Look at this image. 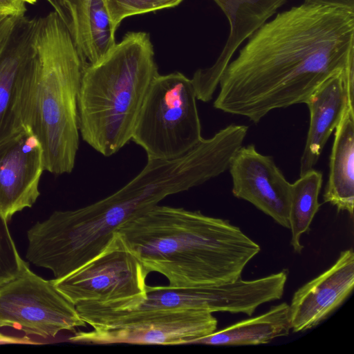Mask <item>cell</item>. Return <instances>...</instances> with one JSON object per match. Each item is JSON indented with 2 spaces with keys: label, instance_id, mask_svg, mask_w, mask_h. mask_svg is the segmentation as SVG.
Returning a JSON list of instances; mask_svg holds the SVG:
<instances>
[{
  "label": "cell",
  "instance_id": "1",
  "mask_svg": "<svg viewBox=\"0 0 354 354\" xmlns=\"http://www.w3.org/2000/svg\"><path fill=\"white\" fill-rule=\"evenodd\" d=\"M222 74L214 107L258 123L305 103L325 80L354 68V10L303 3L249 38Z\"/></svg>",
  "mask_w": 354,
  "mask_h": 354
},
{
  "label": "cell",
  "instance_id": "2",
  "mask_svg": "<svg viewBox=\"0 0 354 354\" xmlns=\"http://www.w3.org/2000/svg\"><path fill=\"white\" fill-rule=\"evenodd\" d=\"M117 232L146 272L162 274L171 287L234 281L261 250L229 221L183 207L157 205Z\"/></svg>",
  "mask_w": 354,
  "mask_h": 354
},
{
  "label": "cell",
  "instance_id": "3",
  "mask_svg": "<svg viewBox=\"0 0 354 354\" xmlns=\"http://www.w3.org/2000/svg\"><path fill=\"white\" fill-rule=\"evenodd\" d=\"M189 187L178 160L147 159L143 169L112 194L81 208L55 211L37 222L27 232L26 258L60 279L97 257L124 223Z\"/></svg>",
  "mask_w": 354,
  "mask_h": 354
},
{
  "label": "cell",
  "instance_id": "4",
  "mask_svg": "<svg viewBox=\"0 0 354 354\" xmlns=\"http://www.w3.org/2000/svg\"><path fill=\"white\" fill-rule=\"evenodd\" d=\"M158 74L150 35L141 31L128 32L101 59L84 66L77 100L82 140L105 157L124 147Z\"/></svg>",
  "mask_w": 354,
  "mask_h": 354
},
{
  "label": "cell",
  "instance_id": "5",
  "mask_svg": "<svg viewBox=\"0 0 354 354\" xmlns=\"http://www.w3.org/2000/svg\"><path fill=\"white\" fill-rule=\"evenodd\" d=\"M31 51L35 89L30 127L41 144L44 169L70 174L80 144L77 100L84 63L55 11L37 17Z\"/></svg>",
  "mask_w": 354,
  "mask_h": 354
},
{
  "label": "cell",
  "instance_id": "6",
  "mask_svg": "<svg viewBox=\"0 0 354 354\" xmlns=\"http://www.w3.org/2000/svg\"><path fill=\"white\" fill-rule=\"evenodd\" d=\"M191 79L180 72L158 74L137 118L131 140L147 159L169 160L188 152L203 139Z\"/></svg>",
  "mask_w": 354,
  "mask_h": 354
},
{
  "label": "cell",
  "instance_id": "7",
  "mask_svg": "<svg viewBox=\"0 0 354 354\" xmlns=\"http://www.w3.org/2000/svg\"><path fill=\"white\" fill-rule=\"evenodd\" d=\"M81 318L93 329L79 331L71 342L93 344L178 345L216 330L217 319L203 310L121 313L77 304Z\"/></svg>",
  "mask_w": 354,
  "mask_h": 354
},
{
  "label": "cell",
  "instance_id": "8",
  "mask_svg": "<svg viewBox=\"0 0 354 354\" xmlns=\"http://www.w3.org/2000/svg\"><path fill=\"white\" fill-rule=\"evenodd\" d=\"M275 297L274 281L266 276L253 280H243L241 277L234 281L199 287L147 285L143 297L80 304L121 313L203 310L251 316L259 306Z\"/></svg>",
  "mask_w": 354,
  "mask_h": 354
},
{
  "label": "cell",
  "instance_id": "9",
  "mask_svg": "<svg viewBox=\"0 0 354 354\" xmlns=\"http://www.w3.org/2000/svg\"><path fill=\"white\" fill-rule=\"evenodd\" d=\"M86 324L75 306L28 263L19 275L0 286V328L11 327L26 335L55 337Z\"/></svg>",
  "mask_w": 354,
  "mask_h": 354
},
{
  "label": "cell",
  "instance_id": "10",
  "mask_svg": "<svg viewBox=\"0 0 354 354\" xmlns=\"http://www.w3.org/2000/svg\"><path fill=\"white\" fill-rule=\"evenodd\" d=\"M142 264L116 232L104 249L91 261L52 281L71 303H107L146 295L148 276Z\"/></svg>",
  "mask_w": 354,
  "mask_h": 354
},
{
  "label": "cell",
  "instance_id": "11",
  "mask_svg": "<svg viewBox=\"0 0 354 354\" xmlns=\"http://www.w3.org/2000/svg\"><path fill=\"white\" fill-rule=\"evenodd\" d=\"M37 19L19 17L0 55V145L31 124L35 89L31 41Z\"/></svg>",
  "mask_w": 354,
  "mask_h": 354
},
{
  "label": "cell",
  "instance_id": "12",
  "mask_svg": "<svg viewBox=\"0 0 354 354\" xmlns=\"http://www.w3.org/2000/svg\"><path fill=\"white\" fill-rule=\"evenodd\" d=\"M228 169L235 197L252 203L280 225L290 229L291 183L272 156L260 153L254 145H242Z\"/></svg>",
  "mask_w": 354,
  "mask_h": 354
},
{
  "label": "cell",
  "instance_id": "13",
  "mask_svg": "<svg viewBox=\"0 0 354 354\" xmlns=\"http://www.w3.org/2000/svg\"><path fill=\"white\" fill-rule=\"evenodd\" d=\"M44 170L41 144L30 126L0 145V214L8 222L35 203Z\"/></svg>",
  "mask_w": 354,
  "mask_h": 354
},
{
  "label": "cell",
  "instance_id": "14",
  "mask_svg": "<svg viewBox=\"0 0 354 354\" xmlns=\"http://www.w3.org/2000/svg\"><path fill=\"white\" fill-rule=\"evenodd\" d=\"M354 287V253L340 252L328 270L300 287L289 305L290 328L301 332L317 326L337 308Z\"/></svg>",
  "mask_w": 354,
  "mask_h": 354
},
{
  "label": "cell",
  "instance_id": "15",
  "mask_svg": "<svg viewBox=\"0 0 354 354\" xmlns=\"http://www.w3.org/2000/svg\"><path fill=\"white\" fill-rule=\"evenodd\" d=\"M228 19L227 41L214 64L197 70L191 79L197 100L212 99L222 74L238 47L272 17L288 0H213Z\"/></svg>",
  "mask_w": 354,
  "mask_h": 354
},
{
  "label": "cell",
  "instance_id": "16",
  "mask_svg": "<svg viewBox=\"0 0 354 354\" xmlns=\"http://www.w3.org/2000/svg\"><path fill=\"white\" fill-rule=\"evenodd\" d=\"M353 73L354 68L333 74L306 101L310 124L300 160L299 176L314 169L330 136L349 106L347 78Z\"/></svg>",
  "mask_w": 354,
  "mask_h": 354
},
{
  "label": "cell",
  "instance_id": "17",
  "mask_svg": "<svg viewBox=\"0 0 354 354\" xmlns=\"http://www.w3.org/2000/svg\"><path fill=\"white\" fill-rule=\"evenodd\" d=\"M71 17L70 32L84 66L104 57L115 45L104 0H65Z\"/></svg>",
  "mask_w": 354,
  "mask_h": 354
},
{
  "label": "cell",
  "instance_id": "18",
  "mask_svg": "<svg viewBox=\"0 0 354 354\" xmlns=\"http://www.w3.org/2000/svg\"><path fill=\"white\" fill-rule=\"evenodd\" d=\"M330 156L329 176L323 195L324 203L338 212L353 216L354 207V109L348 106L335 128Z\"/></svg>",
  "mask_w": 354,
  "mask_h": 354
},
{
  "label": "cell",
  "instance_id": "19",
  "mask_svg": "<svg viewBox=\"0 0 354 354\" xmlns=\"http://www.w3.org/2000/svg\"><path fill=\"white\" fill-rule=\"evenodd\" d=\"M289 305L272 306L266 313L244 319L195 340L192 344L245 346L267 344L290 333Z\"/></svg>",
  "mask_w": 354,
  "mask_h": 354
},
{
  "label": "cell",
  "instance_id": "20",
  "mask_svg": "<svg viewBox=\"0 0 354 354\" xmlns=\"http://www.w3.org/2000/svg\"><path fill=\"white\" fill-rule=\"evenodd\" d=\"M322 174L313 169L291 184L289 212L290 244L295 252L300 254L304 248L300 238L310 230L312 221L321 204L318 201L322 185Z\"/></svg>",
  "mask_w": 354,
  "mask_h": 354
},
{
  "label": "cell",
  "instance_id": "21",
  "mask_svg": "<svg viewBox=\"0 0 354 354\" xmlns=\"http://www.w3.org/2000/svg\"><path fill=\"white\" fill-rule=\"evenodd\" d=\"M115 31L123 19L178 6L183 0H104Z\"/></svg>",
  "mask_w": 354,
  "mask_h": 354
},
{
  "label": "cell",
  "instance_id": "22",
  "mask_svg": "<svg viewBox=\"0 0 354 354\" xmlns=\"http://www.w3.org/2000/svg\"><path fill=\"white\" fill-rule=\"evenodd\" d=\"M27 264L19 254L8 221L0 214V286L19 275Z\"/></svg>",
  "mask_w": 354,
  "mask_h": 354
},
{
  "label": "cell",
  "instance_id": "23",
  "mask_svg": "<svg viewBox=\"0 0 354 354\" xmlns=\"http://www.w3.org/2000/svg\"><path fill=\"white\" fill-rule=\"evenodd\" d=\"M20 16H9L0 24V55L5 50Z\"/></svg>",
  "mask_w": 354,
  "mask_h": 354
},
{
  "label": "cell",
  "instance_id": "24",
  "mask_svg": "<svg viewBox=\"0 0 354 354\" xmlns=\"http://www.w3.org/2000/svg\"><path fill=\"white\" fill-rule=\"evenodd\" d=\"M26 12V3L22 0H0V13L9 16H21Z\"/></svg>",
  "mask_w": 354,
  "mask_h": 354
},
{
  "label": "cell",
  "instance_id": "25",
  "mask_svg": "<svg viewBox=\"0 0 354 354\" xmlns=\"http://www.w3.org/2000/svg\"><path fill=\"white\" fill-rule=\"evenodd\" d=\"M53 8L69 31L71 28V17L65 0H46Z\"/></svg>",
  "mask_w": 354,
  "mask_h": 354
},
{
  "label": "cell",
  "instance_id": "26",
  "mask_svg": "<svg viewBox=\"0 0 354 354\" xmlns=\"http://www.w3.org/2000/svg\"><path fill=\"white\" fill-rule=\"evenodd\" d=\"M304 3L333 6L354 10V0H304Z\"/></svg>",
  "mask_w": 354,
  "mask_h": 354
},
{
  "label": "cell",
  "instance_id": "27",
  "mask_svg": "<svg viewBox=\"0 0 354 354\" xmlns=\"http://www.w3.org/2000/svg\"><path fill=\"white\" fill-rule=\"evenodd\" d=\"M26 336L24 337H13L0 333V344H39Z\"/></svg>",
  "mask_w": 354,
  "mask_h": 354
},
{
  "label": "cell",
  "instance_id": "28",
  "mask_svg": "<svg viewBox=\"0 0 354 354\" xmlns=\"http://www.w3.org/2000/svg\"><path fill=\"white\" fill-rule=\"evenodd\" d=\"M8 17H9V15H5V14H3V13H0V24L4 20L6 19Z\"/></svg>",
  "mask_w": 354,
  "mask_h": 354
},
{
  "label": "cell",
  "instance_id": "29",
  "mask_svg": "<svg viewBox=\"0 0 354 354\" xmlns=\"http://www.w3.org/2000/svg\"><path fill=\"white\" fill-rule=\"evenodd\" d=\"M22 1H24L26 3L34 4L37 2V0H22Z\"/></svg>",
  "mask_w": 354,
  "mask_h": 354
}]
</instances>
